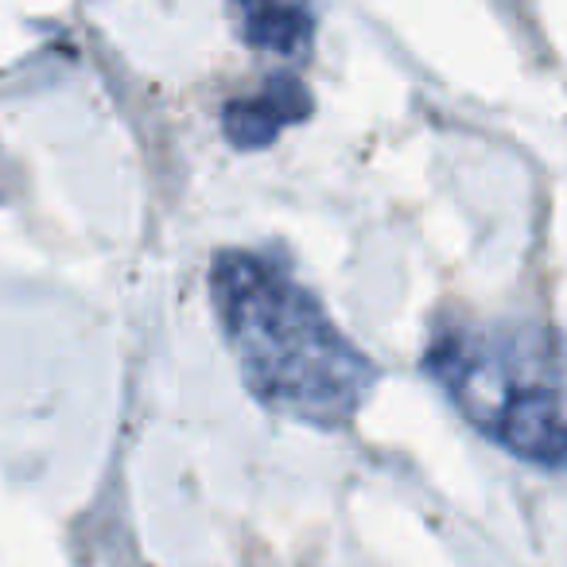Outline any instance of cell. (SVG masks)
<instances>
[{
	"label": "cell",
	"mask_w": 567,
	"mask_h": 567,
	"mask_svg": "<svg viewBox=\"0 0 567 567\" xmlns=\"http://www.w3.org/2000/svg\"><path fill=\"white\" fill-rule=\"evenodd\" d=\"M210 303L245 389L268 412L342 432L381 381L362 347L339 331L323 300L265 249H218Z\"/></svg>",
	"instance_id": "1"
},
{
	"label": "cell",
	"mask_w": 567,
	"mask_h": 567,
	"mask_svg": "<svg viewBox=\"0 0 567 567\" xmlns=\"http://www.w3.org/2000/svg\"><path fill=\"white\" fill-rule=\"evenodd\" d=\"M424 370L489 443L544 471H567V334L533 319H451Z\"/></svg>",
	"instance_id": "2"
},
{
	"label": "cell",
	"mask_w": 567,
	"mask_h": 567,
	"mask_svg": "<svg viewBox=\"0 0 567 567\" xmlns=\"http://www.w3.org/2000/svg\"><path fill=\"white\" fill-rule=\"evenodd\" d=\"M316 113L308 82L292 71H276L252 94L229 97L221 110V133L237 152H257L280 141V133L303 125Z\"/></svg>",
	"instance_id": "3"
},
{
	"label": "cell",
	"mask_w": 567,
	"mask_h": 567,
	"mask_svg": "<svg viewBox=\"0 0 567 567\" xmlns=\"http://www.w3.org/2000/svg\"><path fill=\"white\" fill-rule=\"evenodd\" d=\"M229 12L252 51L303 59L316 43V9L308 0H229Z\"/></svg>",
	"instance_id": "4"
}]
</instances>
